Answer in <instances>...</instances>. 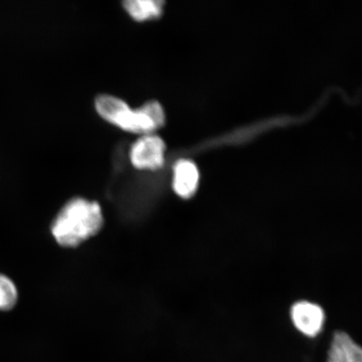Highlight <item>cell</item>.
I'll use <instances>...</instances> for the list:
<instances>
[{"mask_svg": "<svg viewBox=\"0 0 362 362\" xmlns=\"http://www.w3.org/2000/svg\"><path fill=\"white\" fill-rule=\"evenodd\" d=\"M103 223L102 207L97 202L76 197L59 211L51 230L59 245L76 247L100 232Z\"/></svg>", "mask_w": 362, "mask_h": 362, "instance_id": "6da1fadb", "label": "cell"}, {"mask_svg": "<svg viewBox=\"0 0 362 362\" xmlns=\"http://www.w3.org/2000/svg\"><path fill=\"white\" fill-rule=\"evenodd\" d=\"M95 107L103 119L129 133L155 134L165 123L164 108L155 100L144 103L137 110H132L121 98L101 94L95 99Z\"/></svg>", "mask_w": 362, "mask_h": 362, "instance_id": "7a4b0ae2", "label": "cell"}, {"mask_svg": "<svg viewBox=\"0 0 362 362\" xmlns=\"http://www.w3.org/2000/svg\"><path fill=\"white\" fill-rule=\"evenodd\" d=\"M166 146L160 136H140L130 148L131 164L138 170H156L165 164Z\"/></svg>", "mask_w": 362, "mask_h": 362, "instance_id": "3957f363", "label": "cell"}, {"mask_svg": "<svg viewBox=\"0 0 362 362\" xmlns=\"http://www.w3.org/2000/svg\"><path fill=\"white\" fill-rule=\"evenodd\" d=\"M291 315L294 327L307 337H316L323 328L324 310L314 303H296L291 308Z\"/></svg>", "mask_w": 362, "mask_h": 362, "instance_id": "277c9868", "label": "cell"}, {"mask_svg": "<svg viewBox=\"0 0 362 362\" xmlns=\"http://www.w3.org/2000/svg\"><path fill=\"white\" fill-rule=\"evenodd\" d=\"M200 175L194 163L180 160L174 166L173 189L176 194L189 199L196 194Z\"/></svg>", "mask_w": 362, "mask_h": 362, "instance_id": "5b68a950", "label": "cell"}, {"mask_svg": "<svg viewBox=\"0 0 362 362\" xmlns=\"http://www.w3.org/2000/svg\"><path fill=\"white\" fill-rule=\"evenodd\" d=\"M327 362H362L361 348L346 333L337 332L330 346Z\"/></svg>", "mask_w": 362, "mask_h": 362, "instance_id": "8992f818", "label": "cell"}, {"mask_svg": "<svg viewBox=\"0 0 362 362\" xmlns=\"http://www.w3.org/2000/svg\"><path fill=\"white\" fill-rule=\"evenodd\" d=\"M123 4L133 19L144 21L161 16L165 2L162 0H126Z\"/></svg>", "mask_w": 362, "mask_h": 362, "instance_id": "52a82bcc", "label": "cell"}, {"mask_svg": "<svg viewBox=\"0 0 362 362\" xmlns=\"http://www.w3.org/2000/svg\"><path fill=\"white\" fill-rule=\"evenodd\" d=\"M17 301L18 291L15 283L7 276L0 274V310H12Z\"/></svg>", "mask_w": 362, "mask_h": 362, "instance_id": "ba28073f", "label": "cell"}]
</instances>
